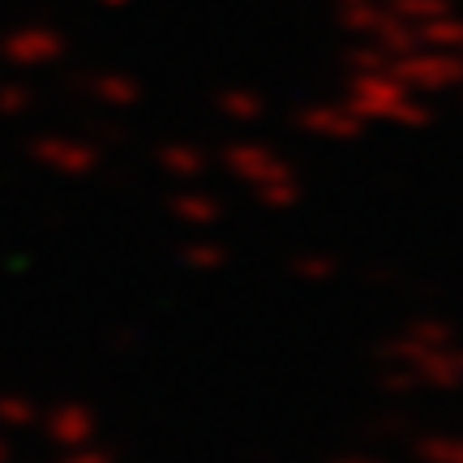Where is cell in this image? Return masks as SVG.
Listing matches in <instances>:
<instances>
[{
	"label": "cell",
	"instance_id": "cell-1",
	"mask_svg": "<svg viewBox=\"0 0 463 463\" xmlns=\"http://www.w3.org/2000/svg\"><path fill=\"white\" fill-rule=\"evenodd\" d=\"M344 108L356 120H391V125H403V129H425L433 120V112L420 99H412L408 86L395 82L391 69H378V73H352L347 82V99Z\"/></svg>",
	"mask_w": 463,
	"mask_h": 463
},
{
	"label": "cell",
	"instance_id": "cell-2",
	"mask_svg": "<svg viewBox=\"0 0 463 463\" xmlns=\"http://www.w3.org/2000/svg\"><path fill=\"white\" fill-rule=\"evenodd\" d=\"M399 86L420 90V95H438V90H459L463 86V56L459 52H412V56H399L391 61Z\"/></svg>",
	"mask_w": 463,
	"mask_h": 463
},
{
	"label": "cell",
	"instance_id": "cell-3",
	"mask_svg": "<svg viewBox=\"0 0 463 463\" xmlns=\"http://www.w3.org/2000/svg\"><path fill=\"white\" fill-rule=\"evenodd\" d=\"M223 167H228L236 181H245L249 189H258V184L270 181V176L292 172L279 155H270V150L258 146V142H232V146H223Z\"/></svg>",
	"mask_w": 463,
	"mask_h": 463
},
{
	"label": "cell",
	"instance_id": "cell-4",
	"mask_svg": "<svg viewBox=\"0 0 463 463\" xmlns=\"http://www.w3.org/2000/svg\"><path fill=\"white\" fill-rule=\"evenodd\" d=\"M297 125L305 133H314V137H331V142H352V137L364 129L344 103H314V108H300Z\"/></svg>",
	"mask_w": 463,
	"mask_h": 463
},
{
	"label": "cell",
	"instance_id": "cell-5",
	"mask_svg": "<svg viewBox=\"0 0 463 463\" xmlns=\"http://www.w3.org/2000/svg\"><path fill=\"white\" fill-rule=\"evenodd\" d=\"M412 373L430 391H463V347H433L412 364Z\"/></svg>",
	"mask_w": 463,
	"mask_h": 463
},
{
	"label": "cell",
	"instance_id": "cell-6",
	"mask_svg": "<svg viewBox=\"0 0 463 463\" xmlns=\"http://www.w3.org/2000/svg\"><path fill=\"white\" fill-rule=\"evenodd\" d=\"M159 167L172 172L176 181H198L211 167V155L202 146H189V142H172V146H159Z\"/></svg>",
	"mask_w": 463,
	"mask_h": 463
},
{
	"label": "cell",
	"instance_id": "cell-7",
	"mask_svg": "<svg viewBox=\"0 0 463 463\" xmlns=\"http://www.w3.org/2000/svg\"><path fill=\"white\" fill-rule=\"evenodd\" d=\"M172 215L181 219L184 228H215L219 219H223V206L215 198H206L198 189H184L172 198Z\"/></svg>",
	"mask_w": 463,
	"mask_h": 463
},
{
	"label": "cell",
	"instance_id": "cell-8",
	"mask_svg": "<svg viewBox=\"0 0 463 463\" xmlns=\"http://www.w3.org/2000/svg\"><path fill=\"white\" fill-rule=\"evenodd\" d=\"M416 39H420L425 52H463V17L447 14V17H433V22H420Z\"/></svg>",
	"mask_w": 463,
	"mask_h": 463
},
{
	"label": "cell",
	"instance_id": "cell-9",
	"mask_svg": "<svg viewBox=\"0 0 463 463\" xmlns=\"http://www.w3.org/2000/svg\"><path fill=\"white\" fill-rule=\"evenodd\" d=\"M215 108L223 120H236V125H253V120H262V112H266L262 95L249 90V86H228V90L215 99Z\"/></svg>",
	"mask_w": 463,
	"mask_h": 463
},
{
	"label": "cell",
	"instance_id": "cell-10",
	"mask_svg": "<svg viewBox=\"0 0 463 463\" xmlns=\"http://www.w3.org/2000/svg\"><path fill=\"white\" fill-rule=\"evenodd\" d=\"M52 433H56V442L82 447L86 438L95 433V412L82 408V403H69V408H61V412L52 416Z\"/></svg>",
	"mask_w": 463,
	"mask_h": 463
},
{
	"label": "cell",
	"instance_id": "cell-11",
	"mask_svg": "<svg viewBox=\"0 0 463 463\" xmlns=\"http://www.w3.org/2000/svg\"><path fill=\"white\" fill-rule=\"evenodd\" d=\"M373 43H378L391 61H399V56H412V52H420V39H416V26L412 22H399V17L386 14V22H382L378 31H373Z\"/></svg>",
	"mask_w": 463,
	"mask_h": 463
},
{
	"label": "cell",
	"instance_id": "cell-12",
	"mask_svg": "<svg viewBox=\"0 0 463 463\" xmlns=\"http://www.w3.org/2000/svg\"><path fill=\"white\" fill-rule=\"evenodd\" d=\"M300 181H297V172H283V176H270V181H262L258 189H253V198L262 202L266 211H292L300 202Z\"/></svg>",
	"mask_w": 463,
	"mask_h": 463
},
{
	"label": "cell",
	"instance_id": "cell-13",
	"mask_svg": "<svg viewBox=\"0 0 463 463\" xmlns=\"http://www.w3.org/2000/svg\"><path fill=\"white\" fill-rule=\"evenodd\" d=\"M412 455L420 463H463V438H455V433H420L412 442Z\"/></svg>",
	"mask_w": 463,
	"mask_h": 463
},
{
	"label": "cell",
	"instance_id": "cell-14",
	"mask_svg": "<svg viewBox=\"0 0 463 463\" xmlns=\"http://www.w3.org/2000/svg\"><path fill=\"white\" fill-rule=\"evenodd\" d=\"M382 22H386V5L378 0H361V5H339V26L352 34H361V39H373Z\"/></svg>",
	"mask_w": 463,
	"mask_h": 463
},
{
	"label": "cell",
	"instance_id": "cell-15",
	"mask_svg": "<svg viewBox=\"0 0 463 463\" xmlns=\"http://www.w3.org/2000/svg\"><path fill=\"white\" fill-rule=\"evenodd\" d=\"M386 14L399 17V22H433V17H447L455 14V0H386Z\"/></svg>",
	"mask_w": 463,
	"mask_h": 463
},
{
	"label": "cell",
	"instance_id": "cell-16",
	"mask_svg": "<svg viewBox=\"0 0 463 463\" xmlns=\"http://www.w3.org/2000/svg\"><path fill=\"white\" fill-rule=\"evenodd\" d=\"M43 159L56 167H65V172H90V167L99 164V150L90 146H69V142H43Z\"/></svg>",
	"mask_w": 463,
	"mask_h": 463
},
{
	"label": "cell",
	"instance_id": "cell-17",
	"mask_svg": "<svg viewBox=\"0 0 463 463\" xmlns=\"http://www.w3.org/2000/svg\"><path fill=\"white\" fill-rule=\"evenodd\" d=\"M103 103H112V108H133V103H142V82H133L125 73H108V78H95L90 86Z\"/></svg>",
	"mask_w": 463,
	"mask_h": 463
},
{
	"label": "cell",
	"instance_id": "cell-18",
	"mask_svg": "<svg viewBox=\"0 0 463 463\" xmlns=\"http://www.w3.org/2000/svg\"><path fill=\"white\" fill-rule=\"evenodd\" d=\"M292 275L305 283H331L339 275V258H331V253H297L292 258Z\"/></svg>",
	"mask_w": 463,
	"mask_h": 463
},
{
	"label": "cell",
	"instance_id": "cell-19",
	"mask_svg": "<svg viewBox=\"0 0 463 463\" xmlns=\"http://www.w3.org/2000/svg\"><path fill=\"white\" fill-rule=\"evenodd\" d=\"M403 335H412L416 344H425V347H450L455 344V326L442 322V317H416V322L403 326Z\"/></svg>",
	"mask_w": 463,
	"mask_h": 463
},
{
	"label": "cell",
	"instance_id": "cell-20",
	"mask_svg": "<svg viewBox=\"0 0 463 463\" xmlns=\"http://www.w3.org/2000/svg\"><path fill=\"white\" fill-rule=\"evenodd\" d=\"M223 245H215V241H194V245L181 249V262L189 266V270H219L223 266Z\"/></svg>",
	"mask_w": 463,
	"mask_h": 463
},
{
	"label": "cell",
	"instance_id": "cell-21",
	"mask_svg": "<svg viewBox=\"0 0 463 463\" xmlns=\"http://www.w3.org/2000/svg\"><path fill=\"white\" fill-rule=\"evenodd\" d=\"M378 69H391V56H386L373 39L347 52V73H378Z\"/></svg>",
	"mask_w": 463,
	"mask_h": 463
},
{
	"label": "cell",
	"instance_id": "cell-22",
	"mask_svg": "<svg viewBox=\"0 0 463 463\" xmlns=\"http://www.w3.org/2000/svg\"><path fill=\"white\" fill-rule=\"evenodd\" d=\"M382 391H386V395H395V399H403V395H416V391H420V382H416V373L408 369V364H391V369L382 373Z\"/></svg>",
	"mask_w": 463,
	"mask_h": 463
},
{
	"label": "cell",
	"instance_id": "cell-23",
	"mask_svg": "<svg viewBox=\"0 0 463 463\" xmlns=\"http://www.w3.org/2000/svg\"><path fill=\"white\" fill-rule=\"evenodd\" d=\"M403 430V416H386V420H378L369 433H382V438H395V433Z\"/></svg>",
	"mask_w": 463,
	"mask_h": 463
},
{
	"label": "cell",
	"instance_id": "cell-24",
	"mask_svg": "<svg viewBox=\"0 0 463 463\" xmlns=\"http://www.w3.org/2000/svg\"><path fill=\"white\" fill-rule=\"evenodd\" d=\"M65 463H112V455L108 450H82V455H73V459Z\"/></svg>",
	"mask_w": 463,
	"mask_h": 463
},
{
	"label": "cell",
	"instance_id": "cell-25",
	"mask_svg": "<svg viewBox=\"0 0 463 463\" xmlns=\"http://www.w3.org/2000/svg\"><path fill=\"white\" fill-rule=\"evenodd\" d=\"M335 463H378V459H361V455H352V459H335Z\"/></svg>",
	"mask_w": 463,
	"mask_h": 463
},
{
	"label": "cell",
	"instance_id": "cell-26",
	"mask_svg": "<svg viewBox=\"0 0 463 463\" xmlns=\"http://www.w3.org/2000/svg\"><path fill=\"white\" fill-rule=\"evenodd\" d=\"M103 5H108V9H125L129 0H103Z\"/></svg>",
	"mask_w": 463,
	"mask_h": 463
},
{
	"label": "cell",
	"instance_id": "cell-27",
	"mask_svg": "<svg viewBox=\"0 0 463 463\" xmlns=\"http://www.w3.org/2000/svg\"><path fill=\"white\" fill-rule=\"evenodd\" d=\"M335 5H361V0H335Z\"/></svg>",
	"mask_w": 463,
	"mask_h": 463
},
{
	"label": "cell",
	"instance_id": "cell-28",
	"mask_svg": "<svg viewBox=\"0 0 463 463\" xmlns=\"http://www.w3.org/2000/svg\"><path fill=\"white\" fill-rule=\"evenodd\" d=\"M459 56H463V52H459Z\"/></svg>",
	"mask_w": 463,
	"mask_h": 463
}]
</instances>
